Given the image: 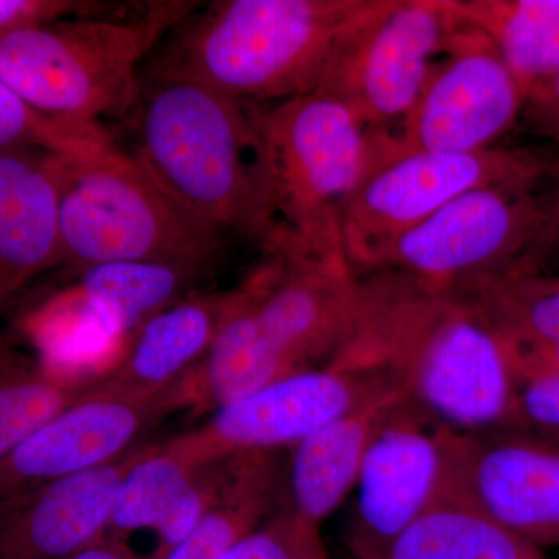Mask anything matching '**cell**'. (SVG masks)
I'll return each mask as SVG.
<instances>
[{"instance_id":"9a60e30c","label":"cell","mask_w":559,"mask_h":559,"mask_svg":"<svg viewBox=\"0 0 559 559\" xmlns=\"http://www.w3.org/2000/svg\"><path fill=\"white\" fill-rule=\"evenodd\" d=\"M399 388L377 371L336 364L296 371L216 411L194 430L213 460L294 448L334 418Z\"/></svg>"},{"instance_id":"6da1fadb","label":"cell","mask_w":559,"mask_h":559,"mask_svg":"<svg viewBox=\"0 0 559 559\" xmlns=\"http://www.w3.org/2000/svg\"><path fill=\"white\" fill-rule=\"evenodd\" d=\"M331 364L388 374L406 403L451 432L513 428L509 347L465 290L395 271L358 275L355 329Z\"/></svg>"},{"instance_id":"484cf974","label":"cell","mask_w":559,"mask_h":559,"mask_svg":"<svg viewBox=\"0 0 559 559\" xmlns=\"http://www.w3.org/2000/svg\"><path fill=\"white\" fill-rule=\"evenodd\" d=\"M213 460L197 433L150 444L121 480L112 514L110 538L123 539L135 530L154 528L168 507Z\"/></svg>"},{"instance_id":"1f68e13d","label":"cell","mask_w":559,"mask_h":559,"mask_svg":"<svg viewBox=\"0 0 559 559\" xmlns=\"http://www.w3.org/2000/svg\"><path fill=\"white\" fill-rule=\"evenodd\" d=\"M116 7L91 0H0V36L76 16H108Z\"/></svg>"},{"instance_id":"d6986e66","label":"cell","mask_w":559,"mask_h":559,"mask_svg":"<svg viewBox=\"0 0 559 559\" xmlns=\"http://www.w3.org/2000/svg\"><path fill=\"white\" fill-rule=\"evenodd\" d=\"M226 293L180 299L150 319L123 358L95 380L100 388L154 392L170 388L204 358L218 331Z\"/></svg>"},{"instance_id":"ba28073f","label":"cell","mask_w":559,"mask_h":559,"mask_svg":"<svg viewBox=\"0 0 559 559\" xmlns=\"http://www.w3.org/2000/svg\"><path fill=\"white\" fill-rule=\"evenodd\" d=\"M460 24L454 0H374L337 40L314 92L367 131H393Z\"/></svg>"},{"instance_id":"d6a6232c","label":"cell","mask_w":559,"mask_h":559,"mask_svg":"<svg viewBox=\"0 0 559 559\" xmlns=\"http://www.w3.org/2000/svg\"><path fill=\"white\" fill-rule=\"evenodd\" d=\"M70 559H150L140 558L123 543V539L110 538L106 535L105 538L97 540L86 549L81 550L75 557Z\"/></svg>"},{"instance_id":"2e32d148","label":"cell","mask_w":559,"mask_h":559,"mask_svg":"<svg viewBox=\"0 0 559 559\" xmlns=\"http://www.w3.org/2000/svg\"><path fill=\"white\" fill-rule=\"evenodd\" d=\"M148 448L0 500V559H70L105 538L121 480Z\"/></svg>"},{"instance_id":"277c9868","label":"cell","mask_w":559,"mask_h":559,"mask_svg":"<svg viewBox=\"0 0 559 559\" xmlns=\"http://www.w3.org/2000/svg\"><path fill=\"white\" fill-rule=\"evenodd\" d=\"M198 7L156 2L135 17H64L7 33L0 80L47 119L102 127L135 109L140 64Z\"/></svg>"},{"instance_id":"8fae6325","label":"cell","mask_w":559,"mask_h":559,"mask_svg":"<svg viewBox=\"0 0 559 559\" xmlns=\"http://www.w3.org/2000/svg\"><path fill=\"white\" fill-rule=\"evenodd\" d=\"M439 499L462 503L535 546H559V447L518 429L444 430Z\"/></svg>"},{"instance_id":"9c48e42d","label":"cell","mask_w":559,"mask_h":559,"mask_svg":"<svg viewBox=\"0 0 559 559\" xmlns=\"http://www.w3.org/2000/svg\"><path fill=\"white\" fill-rule=\"evenodd\" d=\"M524 94L496 44L462 17L417 100L388 132L404 150H488L516 119Z\"/></svg>"},{"instance_id":"7a4b0ae2","label":"cell","mask_w":559,"mask_h":559,"mask_svg":"<svg viewBox=\"0 0 559 559\" xmlns=\"http://www.w3.org/2000/svg\"><path fill=\"white\" fill-rule=\"evenodd\" d=\"M135 109L132 157L176 205L221 237L270 240L277 224L250 106L200 81L146 72Z\"/></svg>"},{"instance_id":"5bb4252c","label":"cell","mask_w":559,"mask_h":559,"mask_svg":"<svg viewBox=\"0 0 559 559\" xmlns=\"http://www.w3.org/2000/svg\"><path fill=\"white\" fill-rule=\"evenodd\" d=\"M444 429L401 401L371 440L356 481L348 547L356 559H381L440 498Z\"/></svg>"},{"instance_id":"3957f363","label":"cell","mask_w":559,"mask_h":559,"mask_svg":"<svg viewBox=\"0 0 559 559\" xmlns=\"http://www.w3.org/2000/svg\"><path fill=\"white\" fill-rule=\"evenodd\" d=\"M374 0H219L171 28L150 73L186 76L246 106L318 90L337 40Z\"/></svg>"},{"instance_id":"e0dca14e","label":"cell","mask_w":559,"mask_h":559,"mask_svg":"<svg viewBox=\"0 0 559 559\" xmlns=\"http://www.w3.org/2000/svg\"><path fill=\"white\" fill-rule=\"evenodd\" d=\"M66 157L39 150H0V275L13 290L61 264Z\"/></svg>"},{"instance_id":"8992f818","label":"cell","mask_w":559,"mask_h":559,"mask_svg":"<svg viewBox=\"0 0 559 559\" xmlns=\"http://www.w3.org/2000/svg\"><path fill=\"white\" fill-rule=\"evenodd\" d=\"M250 110L277 230L294 235L319 259L349 267L342 216L366 170L369 131L319 92Z\"/></svg>"},{"instance_id":"44dd1931","label":"cell","mask_w":559,"mask_h":559,"mask_svg":"<svg viewBox=\"0 0 559 559\" xmlns=\"http://www.w3.org/2000/svg\"><path fill=\"white\" fill-rule=\"evenodd\" d=\"M285 476L277 451L240 452L224 459L215 506L164 559H219L285 506Z\"/></svg>"},{"instance_id":"52a82bcc","label":"cell","mask_w":559,"mask_h":559,"mask_svg":"<svg viewBox=\"0 0 559 559\" xmlns=\"http://www.w3.org/2000/svg\"><path fill=\"white\" fill-rule=\"evenodd\" d=\"M528 168L495 148L430 153L369 132V156L342 216V246L356 275L377 271L392 246L444 204L480 187L524 182Z\"/></svg>"},{"instance_id":"5b68a950","label":"cell","mask_w":559,"mask_h":559,"mask_svg":"<svg viewBox=\"0 0 559 559\" xmlns=\"http://www.w3.org/2000/svg\"><path fill=\"white\" fill-rule=\"evenodd\" d=\"M61 263H164L205 272L223 237L191 218L130 154L112 148L66 157Z\"/></svg>"},{"instance_id":"7c38bea8","label":"cell","mask_w":559,"mask_h":559,"mask_svg":"<svg viewBox=\"0 0 559 559\" xmlns=\"http://www.w3.org/2000/svg\"><path fill=\"white\" fill-rule=\"evenodd\" d=\"M245 286L264 333L296 370L325 366L348 341L358 316V275L319 259L277 230Z\"/></svg>"},{"instance_id":"30bf717a","label":"cell","mask_w":559,"mask_h":559,"mask_svg":"<svg viewBox=\"0 0 559 559\" xmlns=\"http://www.w3.org/2000/svg\"><path fill=\"white\" fill-rule=\"evenodd\" d=\"M191 403L190 373L154 392L105 389L91 381L72 406L0 460V500L120 459L151 426Z\"/></svg>"},{"instance_id":"e575fe53","label":"cell","mask_w":559,"mask_h":559,"mask_svg":"<svg viewBox=\"0 0 559 559\" xmlns=\"http://www.w3.org/2000/svg\"><path fill=\"white\" fill-rule=\"evenodd\" d=\"M551 117H555V120H559V114H558V116H551ZM551 117H549V119H551Z\"/></svg>"},{"instance_id":"cb8c5ba5","label":"cell","mask_w":559,"mask_h":559,"mask_svg":"<svg viewBox=\"0 0 559 559\" xmlns=\"http://www.w3.org/2000/svg\"><path fill=\"white\" fill-rule=\"evenodd\" d=\"M381 559H546L544 551L479 511L437 499Z\"/></svg>"},{"instance_id":"ac0fdd59","label":"cell","mask_w":559,"mask_h":559,"mask_svg":"<svg viewBox=\"0 0 559 559\" xmlns=\"http://www.w3.org/2000/svg\"><path fill=\"white\" fill-rule=\"evenodd\" d=\"M403 400V390L390 389L290 448L285 507L312 524H322L355 489L371 440Z\"/></svg>"},{"instance_id":"4fadbf2b","label":"cell","mask_w":559,"mask_h":559,"mask_svg":"<svg viewBox=\"0 0 559 559\" xmlns=\"http://www.w3.org/2000/svg\"><path fill=\"white\" fill-rule=\"evenodd\" d=\"M522 183L480 187L454 198L403 235L377 271L401 272L439 288L510 272L511 259L536 226Z\"/></svg>"},{"instance_id":"7402d4cb","label":"cell","mask_w":559,"mask_h":559,"mask_svg":"<svg viewBox=\"0 0 559 559\" xmlns=\"http://www.w3.org/2000/svg\"><path fill=\"white\" fill-rule=\"evenodd\" d=\"M509 347L514 371L559 367V278L522 272L463 283Z\"/></svg>"},{"instance_id":"4316f807","label":"cell","mask_w":559,"mask_h":559,"mask_svg":"<svg viewBox=\"0 0 559 559\" xmlns=\"http://www.w3.org/2000/svg\"><path fill=\"white\" fill-rule=\"evenodd\" d=\"M91 381L0 359V460L83 395Z\"/></svg>"},{"instance_id":"f546056e","label":"cell","mask_w":559,"mask_h":559,"mask_svg":"<svg viewBox=\"0 0 559 559\" xmlns=\"http://www.w3.org/2000/svg\"><path fill=\"white\" fill-rule=\"evenodd\" d=\"M224 459L210 463L202 468L187 488L168 507L164 516L157 522V547L150 559H164L165 555L178 546L180 540L197 527L198 522L219 498L221 484H223Z\"/></svg>"},{"instance_id":"603a6c76","label":"cell","mask_w":559,"mask_h":559,"mask_svg":"<svg viewBox=\"0 0 559 559\" xmlns=\"http://www.w3.org/2000/svg\"><path fill=\"white\" fill-rule=\"evenodd\" d=\"M204 272L164 263H105L80 270L73 293L114 340L130 345L138 331L183 299Z\"/></svg>"},{"instance_id":"4dcf8cb0","label":"cell","mask_w":559,"mask_h":559,"mask_svg":"<svg viewBox=\"0 0 559 559\" xmlns=\"http://www.w3.org/2000/svg\"><path fill=\"white\" fill-rule=\"evenodd\" d=\"M511 429L559 447V367L516 374Z\"/></svg>"},{"instance_id":"d4e9b609","label":"cell","mask_w":559,"mask_h":559,"mask_svg":"<svg viewBox=\"0 0 559 559\" xmlns=\"http://www.w3.org/2000/svg\"><path fill=\"white\" fill-rule=\"evenodd\" d=\"M496 44L524 92L559 73V0H454Z\"/></svg>"},{"instance_id":"836d02e7","label":"cell","mask_w":559,"mask_h":559,"mask_svg":"<svg viewBox=\"0 0 559 559\" xmlns=\"http://www.w3.org/2000/svg\"><path fill=\"white\" fill-rule=\"evenodd\" d=\"M13 293L14 290L9 285V282H7L2 275H0V311H2V307L3 304H5V300L9 299ZM9 358H13V356L10 355L9 349H7L5 344H3L2 337H0V359Z\"/></svg>"},{"instance_id":"83f0119b","label":"cell","mask_w":559,"mask_h":559,"mask_svg":"<svg viewBox=\"0 0 559 559\" xmlns=\"http://www.w3.org/2000/svg\"><path fill=\"white\" fill-rule=\"evenodd\" d=\"M112 146V139L102 127H70L47 119L0 80V150L91 157Z\"/></svg>"},{"instance_id":"f1b7e54d","label":"cell","mask_w":559,"mask_h":559,"mask_svg":"<svg viewBox=\"0 0 559 559\" xmlns=\"http://www.w3.org/2000/svg\"><path fill=\"white\" fill-rule=\"evenodd\" d=\"M219 559H329L319 525L288 507L238 540Z\"/></svg>"},{"instance_id":"ffe728a7","label":"cell","mask_w":559,"mask_h":559,"mask_svg":"<svg viewBox=\"0 0 559 559\" xmlns=\"http://www.w3.org/2000/svg\"><path fill=\"white\" fill-rule=\"evenodd\" d=\"M261 326L248 288L227 290L218 331L190 371L194 409L226 406L280 378L296 373Z\"/></svg>"}]
</instances>
